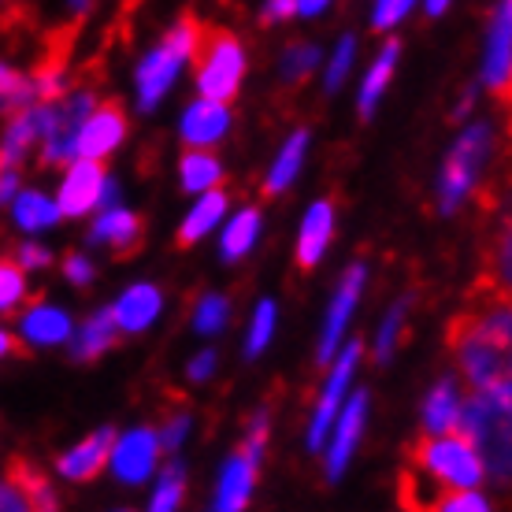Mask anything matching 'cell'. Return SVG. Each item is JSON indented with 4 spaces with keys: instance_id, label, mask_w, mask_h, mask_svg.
Returning <instances> with one entry per match:
<instances>
[{
    "instance_id": "277c9868",
    "label": "cell",
    "mask_w": 512,
    "mask_h": 512,
    "mask_svg": "<svg viewBox=\"0 0 512 512\" xmlns=\"http://www.w3.org/2000/svg\"><path fill=\"white\" fill-rule=\"evenodd\" d=\"M78 30H82V19H71V23L49 30L45 38V49L34 60V71H30V90H34V101L52 104L67 93V64H71V52H75Z\"/></svg>"
},
{
    "instance_id": "ba28073f",
    "label": "cell",
    "mask_w": 512,
    "mask_h": 512,
    "mask_svg": "<svg viewBox=\"0 0 512 512\" xmlns=\"http://www.w3.org/2000/svg\"><path fill=\"white\" fill-rule=\"evenodd\" d=\"M112 446H116V431H112V427H104V431H97L93 438H86L82 446H75L71 453H64V457L56 461V468H60V475H67L71 483H93V479L108 468Z\"/></svg>"
},
{
    "instance_id": "d6986e66",
    "label": "cell",
    "mask_w": 512,
    "mask_h": 512,
    "mask_svg": "<svg viewBox=\"0 0 512 512\" xmlns=\"http://www.w3.org/2000/svg\"><path fill=\"white\" fill-rule=\"evenodd\" d=\"M253 479H256V461L242 449H234L231 464H227V472H223V483H219V509H242L245 501H249V490H253Z\"/></svg>"
},
{
    "instance_id": "d4e9b609",
    "label": "cell",
    "mask_w": 512,
    "mask_h": 512,
    "mask_svg": "<svg viewBox=\"0 0 512 512\" xmlns=\"http://www.w3.org/2000/svg\"><path fill=\"white\" fill-rule=\"evenodd\" d=\"M305 145H308V134L305 130H297L294 138L286 141V149H282V156L275 160V167H271L268 182H264V197H275L279 190H286V182L297 175V167H301V156H305Z\"/></svg>"
},
{
    "instance_id": "f6af8a7d",
    "label": "cell",
    "mask_w": 512,
    "mask_h": 512,
    "mask_svg": "<svg viewBox=\"0 0 512 512\" xmlns=\"http://www.w3.org/2000/svg\"><path fill=\"white\" fill-rule=\"evenodd\" d=\"M0 509H8V512H19V509H26V505H23V498H19V494H15V490L8 487V483H4V487H0Z\"/></svg>"
},
{
    "instance_id": "8fae6325",
    "label": "cell",
    "mask_w": 512,
    "mask_h": 512,
    "mask_svg": "<svg viewBox=\"0 0 512 512\" xmlns=\"http://www.w3.org/2000/svg\"><path fill=\"white\" fill-rule=\"evenodd\" d=\"M90 238L93 242H108L119 260H127V256L138 253L141 242H145V223H141L138 216L123 212V208H112V212H104V216L97 219V227L90 231Z\"/></svg>"
},
{
    "instance_id": "2e32d148",
    "label": "cell",
    "mask_w": 512,
    "mask_h": 512,
    "mask_svg": "<svg viewBox=\"0 0 512 512\" xmlns=\"http://www.w3.org/2000/svg\"><path fill=\"white\" fill-rule=\"evenodd\" d=\"M331 205L323 201V205H316L312 212L305 216V227H301V238H297V268L312 271L316 264H320L323 249H327V242H331Z\"/></svg>"
},
{
    "instance_id": "9a60e30c",
    "label": "cell",
    "mask_w": 512,
    "mask_h": 512,
    "mask_svg": "<svg viewBox=\"0 0 512 512\" xmlns=\"http://www.w3.org/2000/svg\"><path fill=\"white\" fill-rule=\"evenodd\" d=\"M357 357H360V346H349L346 357L338 360V368H334L331 383H327V390H323V401H320V412H316V420H312V449L323 446V435H327V427H331L334 412H338V405H342V390H346L349 375H353V368H357Z\"/></svg>"
},
{
    "instance_id": "8992f818",
    "label": "cell",
    "mask_w": 512,
    "mask_h": 512,
    "mask_svg": "<svg viewBox=\"0 0 512 512\" xmlns=\"http://www.w3.org/2000/svg\"><path fill=\"white\" fill-rule=\"evenodd\" d=\"M487 145H490V130L487 127L468 130V134L457 141V149H453V153H449V160H446L442 182H438L442 212H453V208L461 205V197L468 193V186H472V179H475V167L483 164V156H487Z\"/></svg>"
},
{
    "instance_id": "f546056e",
    "label": "cell",
    "mask_w": 512,
    "mask_h": 512,
    "mask_svg": "<svg viewBox=\"0 0 512 512\" xmlns=\"http://www.w3.org/2000/svg\"><path fill=\"white\" fill-rule=\"evenodd\" d=\"M15 219L26 231H41V227H52L60 219V208L49 205V197H41V193H23L19 208H15Z\"/></svg>"
},
{
    "instance_id": "cb8c5ba5",
    "label": "cell",
    "mask_w": 512,
    "mask_h": 512,
    "mask_svg": "<svg viewBox=\"0 0 512 512\" xmlns=\"http://www.w3.org/2000/svg\"><path fill=\"white\" fill-rule=\"evenodd\" d=\"M457 409H461L457 386L453 383L435 386V394L427 401V431H431V435H449V431L457 427Z\"/></svg>"
},
{
    "instance_id": "44dd1931",
    "label": "cell",
    "mask_w": 512,
    "mask_h": 512,
    "mask_svg": "<svg viewBox=\"0 0 512 512\" xmlns=\"http://www.w3.org/2000/svg\"><path fill=\"white\" fill-rule=\"evenodd\" d=\"M112 346H119V323H116V316H112V308H108V312H97V316L78 331L75 357L90 364V360H97Z\"/></svg>"
},
{
    "instance_id": "836d02e7",
    "label": "cell",
    "mask_w": 512,
    "mask_h": 512,
    "mask_svg": "<svg viewBox=\"0 0 512 512\" xmlns=\"http://www.w3.org/2000/svg\"><path fill=\"white\" fill-rule=\"evenodd\" d=\"M223 323H227V301L216 297V294H208L205 301L197 305V331L216 334Z\"/></svg>"
},
{
    "instance_id": "1f68e13d",
    "label": "cell",
    "mask_w": 512,
    "mask_h": 512,
    "mask_svg": "<svg viewBox=\"0 0 512 512\" xmlns=\"http://www.w3.org/2000/svg\"><path fill=\"white\" fill-rule=\"evenodd\" d=\"M15 301H23V268L19 260H0V312L15 308Z\"/></svg>"
},
{
    "instance_id": "8d00e7d4",
    "label": "cell",
    "mask_w": 512,
    "mask_h": 512,
    "mask_svg": "<svg viewBox=\"0 0 512 512\" xmlns=\"http://www.w3.org/2000/svg\"><path fill=\"white\" fill-rule=\"evenodd\" d=\"M405 323V305H397L390 316H386V327L383 334H379V360L390 357V349H394V338H397V327Z\"/></svg>"
},
{
    "instance_id": "ab89813d",
    "label": "cell",
    "mask_w": 512,
    "mask_h": 512,
    "mask_svg": "<svg viewBox=\"0 0 512 512\" xmlns=\"http://www.w3.org/2000/svg\"><path fill=\"white\" fill-rule=\"evenodd\" d=\"M294 12H297L294 0H268V4H264V15H260V23L271 26V23H279V19H290Z\"/></svg>"
},
{
    "instance_id": "6da1fadb",
    "label": "cell",
    "mask_w": 512,
    "mask_h": 512,
    "mask_svg": "<svg viewBox=\"0 0 512 512\" xmlns=\"http://www.w3.org/2000/svg\"><path fill=\"white\" fill-rule=\"evenodd\" d=\"M186 56H190L193 75H197V86L205 93V101H219V104L234 101L245 71V56L231 30L201 23Z\"/></svg>"
},
{
    "instance_id": "f35d334b",
    "label": "cell",
    "mask_w": 512,
    "mask_h": 512,
    "mask_svg": "<svg viewBox=\"0 0 512 512\" xmlns=\"http://www.w3.org/2000/svg\"><path fill=\"white\" fill-rule=\"evenodd\" d=\"M64 271H67V279L78 282V286H86V282H93V268H90V260H86V256L71 253V256L64 260Z\"/></svg>"
},
{
    "instance_id": "ee69618b",
    "label": "cell",
    "mask_w": 512,
    "mask_h": 512,
    "mask_svg": "<svg viewBox=\"0 0 512 512\" xmlns=\"http://www.w3.org/2000/svg\"><path fill=\"white\" fill-rule=\"evenodd\" d=\"M212 368H216V353H201V357L190 364V375H193V379H208V375H212Z\"/></svg>"
},
{
    "instance_id": "bcb514c9",
    "label": "cell",
    "mask_w": 512,
    "mask_h": 512,
    "mask_svg": "<svg viewBox=\"0 0 512 512\" xmlns=\"http://www.w3.org/2000/svg\"><path fill=\"white\" fill-rule=\"evenodd\" d=\"M294 4H297V12L301 15H316V12L327 8V0H294Z\"/></svg>"
},
{
    "instance_id": "7dc6e473",
    "label": "cell",
    "mask_w": 512,
    "mask_h": 512,
    "mask_svg": "<svg viewBox=\"0 0 512 512\" xmlns=\"http://www.w3.org/2000/svg\"><path fill=\"white\" fill-rule=\"evenodd\" d=\"M446 4H449V0H427V12H431V15L446 12Z\"/></svg>"
},
{
    "instance_id": "83f0119b",
    "label": "cell",
    "mask_w": 512,
    "mask_h": 512,
    "mask_svg": "<svg viewBox=\"0 0 512 512\" xmlns=\"http://www.w3.org/2000/svg\"><path fill=\"white\" fill-rule=\"evenodd\" d=\"M397 41H386L383 56H379V64L372 67V75H368V82H364V93H360V116L368 119L372 116L375 101H379V93L386 90V82H390V75H394V64H397Z\"/></svg>"
},
{
    "instance_id": "52a82bcc",
    "label": "cell",
    "mask_w": 512,
    "mask_h": 512,
    "mask_svg": "<svg viewBox=\"0 0 512 512\" xmlns=\"http://www.w3.org/2000/svg\"><path fill=\"white\" fill-rule=\"evenodd\" d=\"M130 130V119H127V108L119 101H104L97 112L82 119V127L75 134V156L82 160H101L116 149L119 141L127 138Z\"/></svg>"
},
{
    "instance_id": "484cf974",
    "label": "cell",
    "mask_w": 512,
    "mask_h": 512,
    "mask_svg": "<svg viewBox=\"0 0 512 512\" xmlns=\"http://www.w3.org/2000/svg\"><path fill=\"white\" fill-rule=\"evenodd\" d=\"M223 179V167H219L216 153H186L182 156V186L190 193L212 190Z\"/></svg>"
},
{
    "instance_id": "4316f807",
    "label": "cell",
    "mask_w": 512,
    "mask_h": 512,
    "mask_svg": "<svg viewBox=\"0 0 512 512\" xmlns=\"http://www.w3.org/2000/svg\"><path fill=\"white\" fill-rule=\"evenodd\" d=\"M26 104H34V90H30V78H23L19 71L0 64V116L12 119L19 116Z\"/></svg>"
},
{
    "instance_id": "30bf717a",
    "label": "cell",
    "mask_w": 512,
    "mask_h": 512,
    "mask_svg": "<svg viewBox=\"0 0 512 512\" xmlns=\"http://www.w3.org/2000/svg\"><path fill=\"white\" fill-rule=\"evenodd\" d=\"M4 483L23 498L26 509H38V512H49L56 509V498H52V487H49V475L41 472L34 461H26V457H12V461L4 464Z\"/></svg>"
},
{
    "instance_id": "3957f363",
    "label": "cell",
    "mask_w": 512,
    "mask_h": 512,
    "mask_svg": "<svg viewBox=\"0 0 512 512\" xmlns=\"http://www.w3.org/2000/svg\"><path fill=\"white\" fill-rule=\"evenodd\" d=\"M197 26H201V19L193 12H186L179 19V26L167 34V41L160 45V49L145 60V64L138 67V90H141V108H153L160 97L167 93V86H171V78H175V71H179V64L186 60V52H190L193 45V34H197Z\"/></svg>"
},
{
    "instance_id": "9c48e42d",
    "label": "cell",
    "mask_w": 512,
    "mask_h": 512,
    "mask_svg": "<svg viewBox=\"0 0 512 512\" xmlns=\"http://www.w3.org/2000/svg\"><path fill=\"white\" fill-rule=\"evenodd\" d=\"M104 190V167L101 160H75L71 175H67L64 190H60V216H86Z\"/></svg>"
},
{
    "instance_id": "f1b7e54d",
    "label": "cell",
    "mask_w": 512,
    "mask_h": 512,
    "mask_svg": "<svg viewBox=\"0 0 512 512\" xmlns=\"http://www.w3.org/2000/svg\"><path fill=\"white\" fill-rule=\"evenodd\" d=\"M256 231H260V212H256V208H245L242 216L227 227V238H223L227 260H238V256L249 253V245L256 242Z\"/></svg>"
},
{
    "instance_id": "603a6c76",
    "label": "cell",
    "mask_w": 512,
    "mask_h": 512,
    "mask_svg": "<svg viewBox=\"0 0 512 512\" xmlns=\"http://www.w3.org/2000/svg\"><path fill=\"white\" fill-rule=\"evenodd\" d=\"M23 331L38 346H56V342H64L71 327H67V316L60 308H30L23 316Z\"/></svg>"
},
{
    "instance_id": "7402d4cb",
    "label": "cell",
    "mask_w": 512,
    "mask_h": 512,
    "mask_svg": "<svg viewBox=\"0 0 512 512\" xmlns=\"http://www.w3.org/2000/svg\"><path fill=\"white\" fill-rule=\"evenodd\" d=\"M364 405H368V394H357L346 405V416H342V423H338V438H334V449H331V464H327L331 479H338V475H342V468H346V461H349V453H353V446H357L360 423H364Z\"/></svg>"
},
{
    "instance_id": "e575fe53",
    "label": "cell",
    "mask_w": 512,
    "mask_h": 512,
    "mask_svg": "<svg viewBox=\"0 0 512 512\" xmlns=\"http://www.w3.org/2000/svg\"><path fill=\"white\" fill-rule=\"evenodd\" d=\"M271 323H275V305H271V301H264V305L256 308L253 331H249V357H256L260 349L268 346V338H271Z\"/></svg>"
},
{
    "instance_id": "e0dca14e",
    "label": "cell",
    "mask_w": 512,
    "mask_h": 512,
    "mask_svg": "<svg viewBox=\"0 0 512 512\" xmlns=\"http://www.w3.org/2000/svg\"><path fill=\"white\" fill-rule=\"evenodd\" d=\"M227 123H231V116H227L223 104L201 101L193 104L190 112H186V119H182V138L190 141V145H212V141H219L227 134Z\"/></svg>"
},
{
    "instance_id": "7bdbcfd3",
    "label": "cell",
    "mask_w": 512,
    "mask_h": 512,
    "mask_svg": "<svg viewBox=\"0 0 512 512\" xmlns=\"http://www.w3.org/2000/svg\"><path fill=\"white\" fill-rule=\"evenodd\" d=\"M0 357H30V349H26L15 334L0 331Z\"/></svg>"
},
{
    "instance_id": "4fadbf2b",
    "label": "cell",
    "mask_w": 512,
    "mask_h": 512,
    "mask_svg": "<svg viewBox=\"0 0 512 512\" xmlns=\"http://www.w3.org/2000/svg\"><path fill=\"white\" fill-rule=\"evenodd\" d=\"M360 282H364V268L357 264V268H349L346 282H342V290H338V297H334V305H331V316H327V327H323V338H320V353H316L320 364L331 360L334 346H338V338H342V327H346L349 312L357 305Z\"/></svg>"
},
{
    "instance_id": "7c38bea8",
    "label": "cell",
    "mask_w": 512,
    "mask_h": 512,
    "mask_svg": "<svg viewBox=\"0 0 512 512\" xmlns=\"http://www.w3.org/2000/svg\"><path fill=\"white\" fill-rule=\"evenodd\" d=\"M116 449V475L123 479V483H141L145 475L153 472L156 464V453H160V442H156L153 431H134V435H127Z\"/></svg>"
},
{
    "instance_id": "ac0fdd59",
    "label": "cell",
    "mask_w": 512,
    "mask_h": 512,
    "mask_svg": "<svg viewBox=\"0 0 512 512\" xmlns=\"http://www.w3.org/2000/svg\"><path fill=\"white\" fill-rule=\"evenodd\" d=\"M156 312H160V294H156L153 286H145V282L130 286L127 294L116 301V308H112L119 331H141V327H149L156 320Z\"/></svg>"
},
{
    "instance_id": "d6a6232c",
    "label": "cell",
    "mask_w": 512,
    "mask_h": 512,
    "mask_svg": "<svg viewBox=\"0 0 512 512\" xmlns=\"http://www.w3.org/2000/svg\"><path fill=\"white\" fill-rule=\"evenodd\" d=\"M182 490H186V475H182V468H167L164 483H160V490H156V498H153V509L156 512L175 509V505L182 501Z\"/></svg>"
},
{
    "instance_id": "5b68a950",
    "label": "cell",
    "mask_w": 512,
    "mask_h": 512,
    "mask_svg": "<svg viewBox=\"0 0 512 512\" xmlns=\"http://www.w3.org/2000/svg\"><path fill=\"white\" fill-rule=\"evenodd\" d=\"M453 353L461 360L464 375L475 390H498V386H509V346H501L494 338H483V334H468V338H457L453 342Z\"/></svg>"
},
{
    "instance_id": "74e56055",
    "label": "cell",
    "mask_w": 512,
    "mask_h": 512,
    "mask_svg": "<svg viewBox=\"0 0 512 512\" xmlns=\"http://www.w3.org/2000/svg\"><path fill=\"white\" fill-rule=\"evenodd\" d=\"M349 60H353V38H346L342 45H338V52H334L331 75H327V90H338V82H342V75L349 71Z\"/></svg>"
},
{
    "instance_id": "7a4b0ae2",
    "label": "cell",
    "mask_w": 512,
    "mask_h": 512,
    "mask_svg": "<svg viewBox=\"0 0 512 512\" xmlns=\"http://www.w3.org/2000/svg\"><path fill=\"white\" fill-rule=\"evenodd\" d=\"M409 464L423 468L431 479H442L449 487L472 490L483 483V461L472 449V442L461 435L453 438H416L409 446Z\"/></svg>"
},
{
    "instance_id": "60d3db41",
    "label": "cell",
    "mask_w": 512,
    "mask_h": 512,
    "mask_svg": "<svg viewBox=\"0 0 512 512\" xmlns=\"http://www.w3.org/2000/svg\"><path fill=\"white\" fill-rule=\"evenodd\" d=\"M19 268H45V264H49L52 256L45 253V249H41V245H19Z\"/></svg>"
},
{
    "instance_id": "ffe728a7",
    "label": "cell",
    "mask_w": 512,
    "mask_h": 512,
    "mask_svg": "<svg viewBox=\"0 0 512 512\" xmlns=\"http://www.w3.org/2000/svg\"><path fill=\"white\" fill-rule=\"evenodd\" d=\"M223 208H227V193L223 190H212L208 197H201L197 208H193L190 216H186V223L179 227V234H175V249H193L197 238H205V234L219 223Z\"/></svg>"
},
{
    "instance_id": "4dcf8cb0",
    "label": "cell",
    "mask_w": 512,
    "mask_h": 512,
    "mask_svg": "<svg viewBox=\"0 0 512 512\" xmlns=\"http://www.w3.org/2000/svg\"><path fill=\"white\" fill-rule=\"evenodd\" d=\"M320 64V49L316 45H294V49L286 52V60H282V78L286 82H305L312 71Z\"/></svg>"
},
{
    "instance_id": "b9f144b4",
    "label": "cell",
    "mask_w": 512,
    "mask_h": 512,
    "mask_svg": "<svg viewBox=\"0 0 512 512\" xmlns=\"http://www.w3.org/2000/svg\"><path fill=\"white\" fill-rule=\"evenodd\" d=\"M186 412H179V416H175V420L171 423H164V435H160V446L164 449H175L182 442V435H186Z\"/></svg>"
},
{
    "instance_id": "5bb4252c",
    "label": "cell",
    "mask_w": 512,
    "mask_h": 512,
    "mask_svg": "<svg viewBox=\"0 0 512 512\" xmlns=\"http://www.w3.org/2000/svg\"><path fill=\"white\" fill-rule=\"evenodd\" d=\"M509 0H501L498 23H494V38H490L487 56V86L498 93V104L509 108Z\"/></svg>"
},
{
    "instance_id": "d590c367",
    "label": "cell",
    "mask_w": 512,
    "mask_h": 512,
    "mask_svg": "<svg viewBox=\"0 0 512 512\" xmlns=\"http://www.w3.org/2000/svg\"><path fill=\"white\" fill-rule=\"evenodd\" d=\"M409 8H412V0H379V8H375V30H386V26H394L397 19H405Z\"/></svg>"
}]
</instances>
